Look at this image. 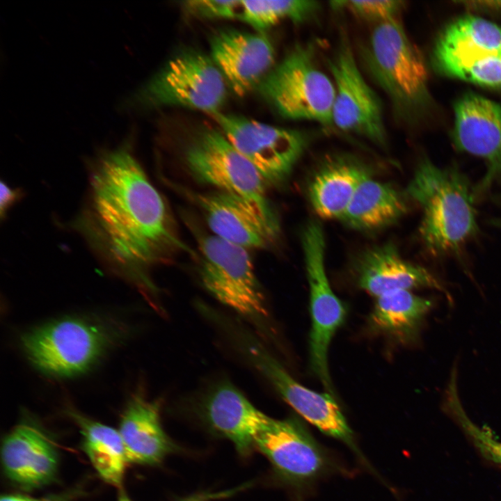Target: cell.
<instances>
[{"label": "cell", "mask_w": 501, "mask_h": 501, "mask_svg": "<svg viewBox=\"0 0 501 501\" xmlns=\"http://www.w3.org/2000/svg\"><path fill=\"white\" fill-rule=\"evenodd\" d=\"M1 460L8 477L26 488L49 484L58 468L56 450L39 429L29 423L17 425L6 436Z\"/></svg>", "instance_id": "d6986e66"}, {"label": "cell", "mask_w": 501, "mask_h": 501, "mask_svg": "<svg viewBox=\"0 0 501 501\" xmlns=\"http://www.w3.org/2000/svg\"><path fill=\"white\" fill-rule=\"evenodd\" d=\"M371 173L356 156L338 153L326 157L308 184L313 209L321 218L340 219L358 185Z\"/></svg>", "instance_id": "ffe728a7"}, {"label": "cell", "mask_w": 501, "mask_h": 501, "mask_svg": "<svg viewBox=\"0 0 501 501\" xmlns=\"http://www.w3.org/2000/svg\"><path fill=\"white\" fill-rule=\"evenodd\" d=\"M184 5L190 13L209 18L240 19L243 10V1L239 0H193Z\"/></svg>", "instance_id": "f1b7e54d"}, {"label": "cell", "mask_w": 501, "mask_h": 501, "mask_svg": "<svg viewBox=\"0 0 501 501\" xmlns=\"http://www.w3.org/2000/svg\"><path fill=\"white\" fill-rule=\"evenodd\" d=\"M405 192L422 208L419 233L433 255L457 252L477 232L475 190L457 168H440L424 159Z\"/></svg>", "instance_id": "7a4b0ae2"}, {"label": "cell", "mask_w": 501, "mask_h": 501, "mask_svg": "<svg viewBox=\"0 0 501 501\" xmlns=\"http://www.w3.org/2000/svg\"><path fill=\"white\" fill-rule=\"evenodd\" d=\"M331 6L347 10L358 18L376 24L398 19L404 5L397 0L334 1Z\"/></svg>", "instance_id": "83f0119b"}, {"label": "cell", "mask_w": 501, "mask_h": 501, "mask_svg": "<svg viewBox=\"0 0 501 501\" xmlns=\"http://www.w3.org/2000/svg\"><path fill=\"white\" fill-rule=\"evenodd\" d=\"M118 501H132V500L129 498V497L127 496V495L124 492H122L120 494Z\"/></svg>", "instance_id": "d6a6232c"}, {"label": "cell", "mask_w": 501, "mask_h": 501, "mask_svg": "<svg viewBox=\"0 0 501 501\" xmlns=\"http://www.w3.org/2000/svg\"><path fill=\"white\" fill-rule=\"evenodd\" d=\"M360 56L369 76L388 98L394 115L406 118L427 97L423 59L398 19L374 25Z\"/></svg>", "instance_id": "3957f363"}, {"label": "cell", "mask_w": 501, "mask_h": 501, "mask_svg": "<svg viewBox=\"0 0 501 501\" xmlns=\"http://www.w3.org/2000/svg\"><path fill=\"white\" fill-rule=\"evenodd\" d=\"M186 161L199 182L271 207L263 177L221 132L209 129L198 134L186 151Z\"/></svg>", "instance_id": "7c38bea8"}, {"label": "cell", "mask_w": 501, "mask_h": 501, "mask_svg": "<svg viewBox=\"0 0 501 501\" xmlns=\"http://www.w3.org/2000/svg\"><path fill=\"white\" fill-rule=\"evenodd\" d=\"M355 278L358 287L375 298L392 292L422 287L447 292L427 269L403 259L391 243L362 253L355 266Z\"/></svg>", "instance_id": "ac0fdd59"}, {"label": "cell", "mask_w": 501, "mask_h": 501, "mask_svg": "<svg viewBox=\"0 0 501 501\" xmlns=\"http://www.w3.org/2000/svg\"><path fill=\"white\" fill-rule=\"evenodd\" d=\"M191 195L214 235L246 249L266 248L278 239L280 228L271 207L223 191Z\"/></svg>", "instance_id": "4fadbf2b"}, {"label": "cell", "mask_w": 501, "mask_h": 501, "mask_svg": "<svg viewBox=\"0 0 501 501\" xmlns=\"http://www.w3.org/2000/svg\"><path fill=\"white\" fill-rule=\"evenodd\" d=\"M45 499H36L29 496L19 495V494H11L3 495L0 501H44Z\"/></svg>", "instance_id": "1f68e13d"}, {"label": "cell", "mask_w": 501, "mask_h": 501, "mask_svg": "<svg viewBox=\"0 0 501 501\" xmlns=\"http://www.w3.org/2000/svg\"><path fill=\"white\" fill-rule=\"evenodd\" d=\"M199 247V274L203 287L261 333L267 332L265 299L247 249L214 234L202 237Z\"/></svg>", "instance_id": "8992f818"}, {"label": "cell", "mask_w": 501, "mask_h": 501, "mask_svg": "<svg viewBox=\"0 0 501 501\" xmlns=\"http://www.w3.org/2000/svg\"><path fill=\"white\" fill-rule=\"evenodd\" d=\"M88 174L72 228L109 271L137 287L157 308L146 270L173 246L183 247L162 196L128 146L101 152Z\"/></svg>", "instance_id": "6da1fadb"}, {"label": "cell", "mask_w": 501, "mask_h": 501, "mask_svg": "<svg viewBox=\"0 0 501 501\" xmlns=\"http://www.w3.org/2000/svg\"><path fill=\"white\" fill-rule=\"evenodd\" d=\"M44 501H63L61 498H57V497H51L49 498H45Z\"/></svg>", "instance_id": "e575fe53"}, {"label": "cell", "mask_w": 501, "mask_h": 501, "mask_svg": "<svg viewBox=\"0 0 501 501\" xmlns=\"http://www.w3.org/2000/svg\"><path fill=\"white\" fill-rule=\"evenodd\" d=\"M331 78L317 65L313 46L297 45L274 65L258 88L283 118L331 126L335 96Z\"/></svg>", "instance_id": "5b68a950"}, {"label": "cell", "mask_w": 501, "mask_h": 501, "mask_svg": "<svg viewBox=\"0 0 501 501\" xmlns=\"http://www.w3.org/2000/svg\"><path fill=\"white\" fill-rule=\"evenodd\" d=\"M210 47L212 61L240 97L258 88L275 65L273 45L262 33L223 30L213 36Z\"/></svg>", "instance_id": "2e32d148"}, {"label": "cell", "mask_w": 501, "mask_h": 501, "mask_svg": "<svg viewBox=\"0 0 501 501\" xmlns=\"http://www.w3.org/2000/svg\"><path fill=\"white\" fill-rule=\"evenodd\" d=\"M432 303L409 290H399L376 298L369 321L372 328L399 342L411 340Z\"/></svg>", "instance_id": "603a6c76"}, {"label": "cell", "mask_w": 501, "mask_h": 501, "mask_svg": "<svg viewBox=\"0 0 501 501\" xmlns=\"http://www.w3.org/2000/svg\"><path fill=\"white\" fill-rule=\"evenodd\" d=\"M334 87L333 124L341 131L384 147L388 135L382 102L364 77L346 34L327 58Z\"/></svg>", "instance_id": "30bf717a"}, {"label": "cell", "mask_w": 501, "mask_h": 501, "mask_svg": "<svg viewBox=\"0 0 501 501\" xmlns=\"http://www.w3.org/2000/svg\"><path fill=\"white\" fill-rule=\"evenodd\" d=\"M320 9L319 2L308 0L243 1L241 20L262 31L283 21L303 22Z\"/></svg>", "instance_id": "484cf974"}, {"label": "cell", "mask_w": 501, "mask_h": 501, "mask_svg": "<svg viewBox=\"0 0 501 501\" xmlns=\"http://www.w3.org/2000/svg\"><path fill=\"white\" fill-rule=\"evenodd\" d=\"M160 404L138 390L122 414L119 434L128 463L152 465L160 462L172 445L160 421Z\"/></svg>", "instance_id": "44dd1931"}, {"label": "cell", "mask_w": 501, "mask_h": 501, "mask_svg": "<svg viewBox=\"0 0 501 501\" xmlns=\"http://www.w3.org/2000/svg\"><path fill=\"white\" fill-rule=\"evenodd\" d=\"M198 408L206 423L242 454L255 446L257 436L271 419L228 381H221L206 390Z\"/></svg>", "instance_id": "e0dca14e"}, {"label": "cell", "mask_w": 501, "mask_h": 501, "mask_svg": "<svg viewBox=\"0 0 501 501\" xmlns=\"http://www.w3.org/2000/svg\"><path fill=\"white\" fill-rule=\"evenodd\" d=\"M491 223L495 226L501 228V219H493Z\"/></svg>", "instance_id": "836d02e7"}, {"label": "cell", "mask_w": 501, "mask_h": 501, "mask_svg": "<svg viewBox=\"0 0 501 501\" xmlns=\"http://www.w3.org/2000/svg\"><path fill=\"white\" fill-rule=\"evenodd\" d=\"M23 196V191L20 189L13 188L7 183L1 182L0 198V217L3 218L9 209Z\"/></svg>", "instance_id": "f546056e"}, {"label": "cell", "mask_w": 501, "mask_h": 501, "mask_svg": "<svg viewBox=\"0 0 501 501\" xmlns=\"http://www.w3.org/2000/svg\"><path fill=\"white\" fill-rule=\"evenodd\" d=\"M301 244L310 292V365L326 392L334 395L328 350L333 336L345 320L347 308L333 291L327 277L325 234L319 221L312 220L306 224L301 234Z\"/></svg>", "instance_id": "ba28073f"}, {"label": "cell", "mask_w": 501, "mask_h": 501, "mask_svg": "<svg viewBox=\"0 0 501 501\" xmlns=\"http://www.w3.org/2000/svg\"><path fill=\"white\" fill-rule=\"evenodd\" d=\"M255 446L280 475L298 486L310 485L327 473L332 465L327 452L295 418H271Z\"/></svg>", "instance_id": "5bb4252c"}, {"label": "cell", "mask_w": 501, "mask_h": 501, "mask_svg": "<svg viewBox=\"0 0 501 501\" xmlns=\"http://www.w3.org/2000/svg\"><path fill=\"white\" fill-rule=\"evenodd\" d=\"M106 326L80 318L56 320L27 331L21 338L28 358L43 372L70 376L90 367L111 344Z\"/></svg>", "instance_id": "52a82bcc"}, {"label": "cell", "mask_w": 501, "mask_h": 501, "mask_svg": "<svg viewBox=\"0 0 501 501\" xmlns=\"http://www.w3.org/2000/svg\"><path fill=\"white\" fill-rule=\"evenodd\" d=\"M232 145L260 172L267 184H283L310 145L312 134L221 112L212 115Z\"/></svg>", "instance_id": "9c48e42d"}, {"label": "cell", "mask_w": 501, "mask_h": 501, "mask_svg": "<svg viewBox=\"0 0 501 501\" xmlns=\"http://www.w3.org/2000/svg\"><path fill=\"white\" fill-rule=\"evenodd\" d=\"M454 141L461 151L484 159L487 170L474 189L484 193L501 178V106L486 97L468 93L454 106Z\"/></svg>", "instance_id": "9a60e30c"}, {"label": "cell", "mask_w": 501, "mask_h": 501, "mask_svg": "<svg viewBox=\"0 0 501 501\" xmlns=\"http://www.w3.org/2000/svg\"><path fill=\"white\" fill-rule=\"evenodd\" d=\"M217 323L248 361L296 413L321 432L342 442L363 459L334 395L309 389L296 381L261 341L238 322L223 315Z\"/></svg>", "instance_id": "277c9868"}, {"label": "cell", "mask_w": 501, "mask_h": 501, "mask_svg": "<svg viewBox=\"0 0 501 501\" xmlns=\"http://www.w3.org/2000/svg\"><path fill=\"white\" fill-rule=\"evenodd\" d=\"M444 408L469 436L475 446L487 459L501 466V442L490 431L472 422L465 413L459 399L456 384L447 386Z\"/></svg>", "instance_id": "4316f807"}, {"label": "cell", "mask_w": 501, "mask_h": 501, "mask_svg": "<svg viewBox=\"0 0 501 501\" xmlns=\"http://www.w3.org/2000/svg\"><path fill=\"white\" fill-rule=\"evenodd\" d=\"M227 86L211 57L187 51L170 60L138 95L154 105L187 106L213 115L226 100Z\"/></svg>", "instance_id": "8fae6325"}, {"label": "cell", "mask_w": 501, "mask_h": 501, "mask_svg": "<svg viewBox=\"0 0 501 501\" xmlns=\"http://www.w3.org/2000/svg\"><path fill=\"white\" fill-rule=\"evenodd\" d=\"M472 47L501 52V28L475 16H465L450 24L438 40L435 56Z\"/></svg>", "instance_id": "d4e9b609"}, {"label": "cell", "mask_w": 501, "mask_h": 501, "mask_svg": "<svg viewBox=\"0 0 501 501\" xmlns=\"http://www.w3.org/2000/svg\"><path fill=\"white\" fill-rule=\"evenodd\" d=\"M408 199L405 191L369 175L358 185L340 220L356 230L376 231L396 223L406 214Z\"/></svg>", "instance_id": "7402d4cb"}, {"label": "cell", "mask_w": 501, "mask_h": 501, "mask_svg": "<svg viewBox=\"0 0 501 501\" xmlns=\"http://www.w3.org/2000/svg\"><path fill=\"white\" fill-rule=\"evenodd\" d=\"M226 497L225 491L222 492H204L196 493L184 498L181 501H212Z\"/></svg>", "instance_id": "4dcf8cb0"}, {"label": "cell", "mask_w": 501, "mask_h": 501, "mask_svg": "<svg viewBox=\"0 0 501 501\" xmlns=\"http://www.w3.org/2000/svg\"><path fill=\"white\" fill-rule=\"evenodd\" d=\"M83 436V447L93 467L108 484L121 486L128 463L118 430L71 411Z\"/></svg>", "instance_id": "cb8c5ba5"}]
</instances>
